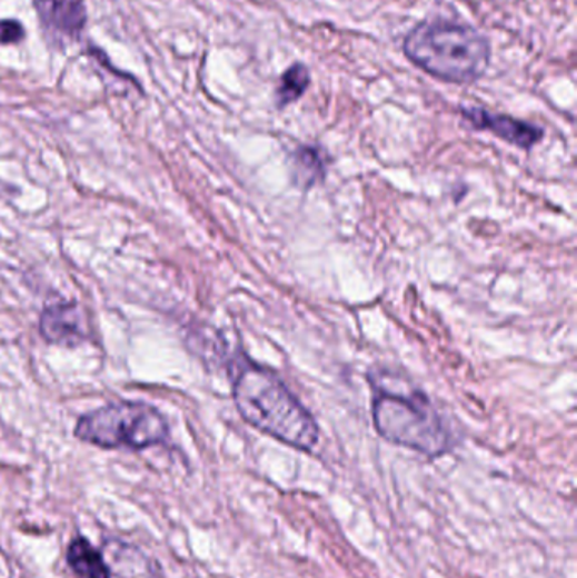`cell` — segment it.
Masks as SVG:
<instances>
[{"mask_svg": "<svg viewBox=\"0 0 577 578\" xmlns=\"http://www.w3.org/2000/svg\"><path fill=\"white\" fill-rule=\"evenodd\" d=\"M232 398L246 423L288 447L310 451L319 425L288 386L268 367L238 356L232 363Z\"/></svg>", "mask_w": 577, "mask_h": 578, "instance_id": "cell-1", "label": "cell"}, {"mask_svg": "<svg viewBox=\"0 0 577 578\" xmlns=\"http://www.w3.org/2000/svg\"><path fill=\"white\" fill-rule=\"evenodd\" d=\"M404 51L420 70L449 83L479 80L491 60V47L481 32L450 21L415 26L405 38Z\"/></svg>", "mask_w": 577, "mask_h": 578, "instance_id": "cell-2", "label": "cell"}, {"mask_svg": "<svg viewBox=\"0 0 577 578\" xmlns=\"http://www.w3.org/2000/svg\"><path fill=\"white\" fill-rule=\"evenodd\" d=\"M372 423L390 444L426 457H440L452 448V435L421 391L395 392L371 385Z\"/></svg>", "mask_w": 577, "mask_h": 578, "instance_id": "cell-3", "label": "cell"}, {"mask_svg": "<svg viewBox=\"0 0 577 578\" xmlns=\"http://www.w3.org/2000/svg\"><path fill=\"white\" fill-rule=\"evenodd\" d=\"M168 425L157 408L146 402L118 401L87 412L74 427V437L106 450H145L168 440Z\"/></svg>", "mask_w": 577, "mask_h": 578, "instance_id": "cell-4", "label": "cell"}, {"mask_svg": "<svg viewBox=\"0 0 577 578\" xmlns=\"http://www.w3.org/2000/svg\"><path fill=\"white\" fill-rule=\"evenodd\" d=\"M462 119L476 131H488L496 138L504 139L508 144L528 149L543 141L544 131L534 123L504 113H491L485 109H462Z\"/></svg>", "mask_w": 577, "mask_h": 578, "instance_id": "cell-5", "label": "cell"}, {"mask_svg": "<svg viewBox=\"0 0 577 578\" xmlns=\"http://www.w3.org/2000/svg\"><path fill=\"white\" fill-rule=\"evenodd\" d=\"M40 332L50 343L77 347L89 339L86 315L77 303H57L41 313Z\"/></svg>", "mask_w": 577, "mask_h": 578, "instance_id": "cell-6", "label": "cell"}, {"mask_svg": "<svg viewBox=\"0 0 577 578\" xmlns=\"http://www.w3.org/2000/svg\"><path fill=\"white\" fill-rule=\"evenodd\" d=\"M32 4L44 28L58 38H79L86 28L83 0H32Z\"/></svg>", "mask_w": 577, "mask_h": 578, "instance_id": "cell-7", "label": "cell"}, {"mask_svg": "<svg viewBox=\"0 0 577 578\" xmlns=\"http://www.w3.org/2000/svg\"><path fill=\"white\" fill-rule=\"evenodd\" d=\"M67 561L79 578H112L106 558L87 538H74L71 541Z\"/></svg>", "mask_w": 577, "mask_h": 578, "instance_id": "cell-8", "label": "cell"}, {"mask_svg": "<svg viewBox=\"0 0 577 578\" xmlns=\"http://www.w3.org/2000/svg\"><path fill=\"white\" fill-rule=\"evenodd\" d=\"M326 161L322 151L314 146H301L294 152V181L301 188H310L324 180Z\"/></svg>", "mask_w": 577, "mask_h": 578, "instance_id": "cell-9", "label": "cell"}, {"mask_svg": "<svg viewBox=\"0 0 577 578\" xmlns=\"http://www.w3.org/2000/svg\"><path fill=\"white\" fill-rule=\"evenodd\" d=\"M310 87V71L304 63H295L281 74L280 83H278L277 106L278 109H285L290 103L297 102L307 92Z\"/></svg>", "mask_w": 577, "mask_h": 578, "instance_id": "cell-10", "label": "cell"}, {"mask_svg": "<svg viewBox=\"0 0 577 578\" xmlns=\"http://www.w3.org/2000/svg\"><path fill=\"white\" fill-rule=\"evenodd\" d=\"M24 36L26 31L21 22L14 21V19L0 21V44L21 43Z\"/></svg>", "mask_w": 577, "mask_h": 578, "instance_id": "cell-11", "label": "cell"}]
</instances>
